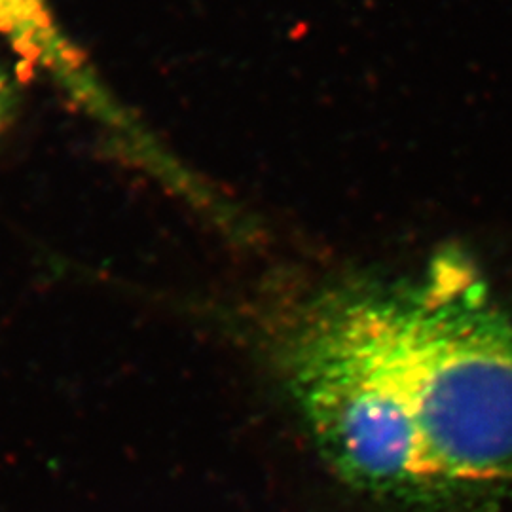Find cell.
<instances>
[{
	"instance_id": "1",
	"label": "cell",
	"mask_w": 512,
	"mask_h": 512,
	"mask_svg": "<svg viewBox=\"0 0 512 512\" xmlns=\"http://www.w3.org/2000/svg\"><path fill=\"white\" fill-rule=\"evenodd\" d=\"M274 353L351 488L412 512L512 501V315L461 256L313 294L279 323Z\"/></svg>"
},
{
	"instance_id": "2",
	"label": "cell",
	"mask_w": 512,
	"mask_h": 512,
	"mask_svg": "<svg viewBox=\"0 0 512 512\" xmlns=\"http://www.w3.org/2000/svg\"><path fill=\"white\" fill-rule=\"evenodd\" d=\"M0 38L21 65L52 82L78 109L120 137L135 156L145 162L158 160L147 133L103 86L84 52L59 23L50 0H0Z\"/></svg>"
},
{
	"instance_id": "3",
	"label": "cell",
	"mask_w": 512,
	"mask_h": 512,
	"mask_svg": "<svg viewBox=\"0 0 512 512\" xmlns=\"http://www.w3.org/2000/svg\"><path fill=\"white\" fill-rule=\"evenodd\" d=\"M14 90L10 86V82L0 74V131L6 128L12 112H14Z\"/></svg>"
}]
</instances>
